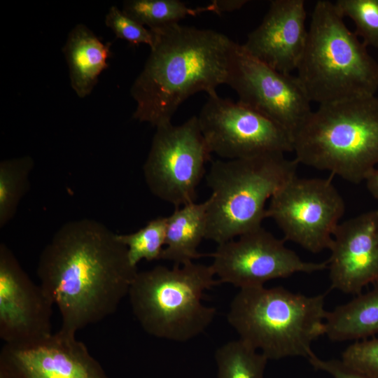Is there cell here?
Here are the masks:
<instances>
[{"label": "cell", "instance_id": "3", "mask_svg": "<svg viewBox=\"0 0 378 378\" xmlns=\"http://www.w3.org/2000/svg\"><path fill=\"white\" fill-rule=\"evenodd\" d=\"M300 164L358 184L378 167V97L318 105L293 134Z\"/></svg>", "mask_w": 378, "mask_h": 378}, {"label": "cell", "instance_id": "24", "mask_svg": "<svg viewBox=\"0 0 378 378\" xmlns=\"http://www.w3.org/2000/svg\"><path fill=\"white\" fill-rule=\"evenodd\" d=\"M341 15L354 24V33L367 46L378 48V0H337Z\"/></svg>", "mask_w": 378, "mask_h": 378}, {"label": "cell", "instance_id": "22", "mask_svg": "<svg viewBox=\"0 0 378 378\" xmlns=\"http://www.w3.org/2000/svg\"><path fill=\"white\" fill-rule=\"evenodd\" d=\"M34 167L30 156L5 160L0 163V227L14 216L29 185Z\"/></svg>", "mask_w": 378, "mask_h": 378}, {"label": "cell", "instance_id": "13", "mask_svg": "<svg viewBox=\"0 0 378 378\" xmlns=\"http://www.w3.org/2000/svg\"><path fill=\"white\" fill-rule=\"evenodd\" d=\"M53 303L21 267L10 249L0 244V337L5 344L27 346L53 333Z\"/></svg>", "mask_w": 378, "mask_h": 378}, {"label": "cell", "instance_id": "9", "mask_svg": "<svg viewBox=\"0 0 378 378\" xmlns=\"http://www.w3.org/2000/svg\"><path fill=\"white\" fill-rule=\"evenodd\" d=\"M270 200L266 216L281 230L284 240L312 253L329 249L345 211L344 200L330 178L296 175Z\"/></svg>", "mask_w": 378, "mask_h": 378}, {"label": "cell", "instance_id": "31", "mask_svg": "<svg viewBox=\"0 0 378 378\" xmlns=\"http://www.w3.org/2000/svg\"><path fill=\"white\" fill-rule=\"evenodd\" d=\"M377 60H378V59H377Z\"/></svg>", "mask_w": 378, "mask_h": 378}, {"label": "cell", "instance_id": "7", "mask_svg": "<svg viewBox=\"0 0 378 378\" xmlns=\"http://www.w3.org/2000/svg\"><path fill=\"white\" fill-rule=\"evenodd\" d=\"M211 265L191 262L138 272L129 290L133 314L155 337L183 342L202 333L216 309L204 305V292L219 284Z\"/></svg>", "mask_w": 378, "mask_h": 378}, {"label": "cell", "instance_id": "4", "mask_svg": "<svg viewBox=\"0 0 378 378\" xmlns=\"http://www.w3.org/2000/svg\"><path fill=\"white\" fill-rule=\"evenodd\" d=\"M345 24L335 2L313 8L296 77L311 102L318 105L375 95L378 60Z\"/></svg>", "mask_w": 378, "mask_h": 378}, {"label": "cell", "instance_id": "17", "mask_svg": "<svg viewBox=\"0 0 378 378\" xmlns=\"http://www.w3.org/2000/svg\"><path fill=\"white\" fill-rule=\"evenodd\" d=\"M71 86L80 98L89 95L108 66L111 43H103L87 26L78 24L63 47Z\"/></svg>", "mask_w": 378, "mask_h": 378}, {"label": "cell", "instance_id": "1", "mask_svg": "<svg viewBox=\"0 0 378 378\" xmlns=\"http://www.w3.org/2000/svg\"><path fill=\"white\" fill-rule=\"evenodd\" d=\"M137 273L117 234L88 218L64 224L37 267L39 285L61 314L59 330L73 335L114 314Z\"/></svg>", "mask_w": 378, "mask_h": 378}, {"label": "cell", "instance_id": "16", "mask_svg": "<svg viewBox=\"0 0 378 378\" xmlns=\"http://www.w3.org/2000/svg\"><path fill=\"white\" fill-rule=\"evenodd\" d=\"M304 0H273L261 23L247 36L243 48L253 57L286 74L296 71L308 29Z\"/></svg>", "mask_w": 378, "mask_h": 378}, {"label": "cell", "instance_id": "12", "mask_svg": "<svg viewBox=\"0 0 378 378\" xmlns=\"http://www.w3.org/2000/svg\"><path fill=\"white\" fill-rule=\"evenodd\" d=\"M227 85L240 103L261 113L291 135L312 111L296 76L279 72L253 57L241 44L234 48Z\"/></svg>", "mask_w": 378, "mask_h": 378}, {"label": "cell", "instance_id": "25", "mask_svg": "<svg viewBox=\"0 0 378 378\" xmlns=\"http://www.w3.org/2000/svg\"><path fill=\"white\" fill-rule=\"evenodd\" d=\"M105 24L117 38L132 45L146 44L151 48L154 44V33L125 15L116 6L110 7L105 17Z\"/></svg>", "mask_w": 378, "mask_h": 378}, {"label": "cell", "instance_id": "20", "mask_svg": "<svg viewBox=\"0 0 378 378\" xmlns=\"http://www.w3.org/2000/svg\"><path fill=\"white\" fill-rule=\"evenodd\" d=\"M122 10L144 27L155 30L177 24L187 16L212 12V7L209 4L192 8L179 0H127L122 4Z\"/></svg>", "mask_w": 378, "mask_h": 378}, {"label": "cell", "instance_id": "19", "mask_svg": "<svg viewBox=\"0 0 378 378\" xmlns=\"http://www.w3.org/2000/svg\"><path fill=\"white\" fill-rule=\"evenodd\" d=\"M324 335L335 342L358 341L378 335V282L370 290L328 312Z\"/></svg>", "mask_w": 378, "mask_h": 378}, {"label": "cell", "instance_id": "28", "mask_svg": "<svg viewBox=\"0 0 378 378\" xmlns=\"http://www.w3.org/2000/svg\"><path fill=\"white\" fill-rule=\"evenodd\" d=\"M248 1L246 0H214L210 4L212 6L213 12L220 14L223 12L233 11L239 9Z\"/></svg>", "mask_w": 378, "mask_h": 378}, {"label": "cell", "instance_id": "8", "mask_svg": "<svg viewBox=\"0 0 378 378\" xmlns=\"http://www.w3.org/2000/svg\"><path fill=\"white\" fill-rule=\"evenodd\" d=\"M155 128L143 167L149 190L176 209L195 202L211 154L197 116L179 125L169 122Z\"/></svg>", "mask_w": 378, "mask_h": 378}, {"label": "cell", "instance_id": "26", "mask_svg": "<svg viewBox=\"0 0 378 378\" xmlns=\"http://www.w3.org/2000/svg\"><path fill=\"white\" fill-rule=\"evenodd\" d=\"M341 360L356 371L378 377V337L354 341L342 352Z\"/></svg>", "mask_w": 378, "mask_h": 378}, {"label": "cell", "instance_id": "29", "mask_svg": "<svg viewBox=\"0 0 378 378\" xmlns=\"http://www.w3.org/2000/svg\"><path fill=\"white\" fill-rule=\"evenodd\" d=\"M366 186L370 193L378 200V167L365 180Z\"/></svg>", "mask_w": 378, "mask_h": 378}, {"label": "cell", "instance_id": "5", "mask_svg": "<svg viewBox=\"0 0 378 378\" xmlns=\"http://www.w3.org/2000/svg\"><path fill=\"white\" fill-rule=\"evenodd\" d=\"M325 294L305 295L281 286L239 289L227 319L242 340L268 360L307 359L325 334Z\"/></svg>", "mask_w": 378, "mask_h": 378}, {"label": "cell", "instance_id": "21", "mask_svg": "<svg viewBox=\"0 0 378 378\" xmlns=\"http://www.w3.org/2000/svg\"><path fill=\"white\" fill-rule=\"evenodd\" d=\"M217 378H264L268 359L241 339L228 342L215 352Z\"/></svg>", "mask_w": 378, "mask_h": 378}, {"label": "cell", "instance_id": "23", "mask_svg": "<svg viewBox=\"0 0 378 378\" xmlns=\"http://www.w3.org/2000/svg\"><path fill=\"white\" fill-rule=\"evenodd\" d=\"M166 220V217H158L135 232L117 234L118 241L127 248L129 260L134 266L143 259H161L165 245Z\"/></svg>", "mask_w": 378, "mask_h": 378}, {"label": "cell", "instance_id": "2", "mask_svg": "<svg viewBox=\"0 0 378 378\" xmlns=\"http://www.w3.org/2000/svg\"><path fill=\"white\" fill-rule=\"evenodd\" d=\"M155 41L130 90L133 118L154 127L172 122L192 94L226 84L237 43L212 29L174 24L151 30Z\"/></svg>", "mask_w": 378, "mask_h": 378}, {"label": "cell", "instance_id": "11", "mask_svg": "<svg viewBox=\"0 0 378 378\" xmlns=\"http://www.w3.org/2000/svg\"><path fill=\"white\" fill-rule=\"evenodd\" d=\"M218 244L211 265L219 283L239 289L264 286L265 283L294 274L328 268L321 262L302 260L293 250L262 227Z\"/></svg>", "mask_w": 378, "mask_h": 378}, {"label": "cell", "instance_id": "15", "mask_svg": "<svg viewBox=\"0 0 378 378\" xmlns=\"http://www.w3.org/2000/svg\"><path fill=\"white\" fill-rule=\"evenodd\" d=\"M328 260L331 288L358 295L378 282V209L337 225Z\"/></svg>", "mask_w": 378, "mask_h": 378}, {"label": "cell", "instance_id": "10", "mask_svg": "<svg viewBox=\"0 0 378 378\" xmlns=\"http://www.w3.org/2000/svg\"><path fill=\"white\" fill-rule=\"evenodd\" d=\"M211 153L234 160L293 152L292 135L261 113L214 93L197 116Z\"/></svg>", "mask_w": 378, "mask_h": 378}, {"label": "cell", "instance_id": "18", "mask_svg": "<svg viewBox=\"0 0 378 378\" xmlns=\"http://www.w3.org/2000/svg\"><path fill=\"white\" fill-rule=\"evenodd\" d=\"M207 202H192L166 217L165 246L161 259L183 265L202 257L197 248L206 231Z\"/></svg>", "mask_w": 378, "mask_h": 378}, {"label": "cell", "instance_id": "27", "mask_svg": "<svg viewBox=\"0 0 378 378\" xmlns=\"http://www.w3.org/2000/svg\"><path fill=\"white\" fill-rule=\"evenodd\" d=\"M307 360L314 369L326 372L332 378H378L356 371L348 367L341 360L321 359L314 352Z\"/></svg>", "mask_w": 378, "mask_h": 378}, {"label": "cell", "instance_id": "14", "mask_svg": "<svg viewBox=\"0 0 378 378\" xmlns=\"http://www.w3.org/2000/svg\"><path fill=\"white\" fill-rule=\"evenodd\" d=\"M0 364L15 378H108L85 344L61 330L31 345L4 344Z\"/></svg>", "mask_w": 378, "mask_h": 378}, {"label": "cell", "instance_id": "6", "mask_svg": "<svg viewBox=\"0 0 378 378\" xmlns=\"http://www.w3.org/2000/svg\"><path fill=\"white\" fill-rule=\"evenodd\" d=\"M298 164L283 153L212 162L205 239L219 244L261 227L267 201L296 176Z\"/></svg>", "mask_w": 378, "mask_h": 378}, {"label": "cell", "instance_id": "30", "mask_svg": "<svg viewBox=\"0 0 378 378\" xmlns=\"http://www.w3.org/2000/svg\"><path fill=\"white\" fill-rule=\"evenodd\" d=\"M0 378H15V377L4 365L0 364Z\"/></svg>", "mask_w": 378, "mask_h": 378}]
</instances>
